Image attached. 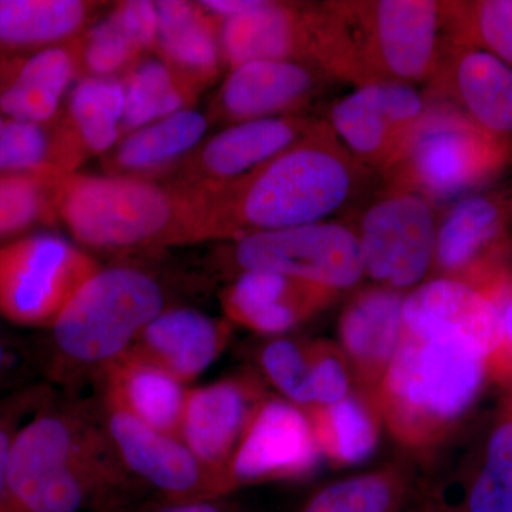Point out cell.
Masks as SVG:
<instances>
[{"instance_id": "13", "label": "cell", "mask_w": 512, "mask_h": 512, "mask_svg": "<svg viewBox=\"0 0 512 512\" xmlns=\"http://www.w3.org/2000/svg\"><path fill=\"white\" fill-rule=\"evenodd\" d=\"M512 190L471 194L439 221L433 269L477 288L512 278Z\"/></svg>"}, {"instance_id": "5", "label": "cell", "mask_w": 512, "mask_h": 512, "mask_svg": "<svg viewBox=\"0 0 512 512\" xmlns=\"http://www.w3.org/2000/svg\"><path fill=\"white\" fill-rule=\"evenodd\" d=\"M485 360L463 340L414 338L402 343L372 394L399 443L433 446L476 399Z\"/></svg>"}, {"instance_id": "33", "label": "cell", "mask_w": 512, "mask_h": 512, "mask_svg": "<svg viewBox=\"0 0 512 512\" xmlns=\"http://www.w3.org/2000/svg\"><path fill=\"white\" fill-rule=\"evenodd\" d=\"M444 46L490 53L512 69V0L441 2Z\"/></svg>"}, {"instance_id": "22", "label": "cell", "mask_w": 512, "mask_h": 512, "mask_svg": "<svg viewBox=\"0 0 512 512\" xmlns=\"http://www.w3.org/2000/svg\"><path fill=\"white\" fill-rule=\"evenodd\" d=\"M231 326L195 309L165 308L131 350L190 387L227 349Z\"/></svg>"}, {"instance_id": "26", "label": "cell", "mask_w": 512, "mask_h": 512, "mask_svg": "<svg viewBox=\"0 0 512 512\" xmlns=\"http://www.w3.org/2000/svg\"><path fill=\"white\" fill-rule=\"evenodd\" d=\"M76 47L56 45L33 53L0 87V113L9 120L45 124L56 116L79 69Z\"/></svg>"}, {"instance_id": "24", "label": "cell", "mask_w": 512, "mask_h": 512, "mask_svg": "<svg viewBox=\"0 0 512 512\" xmlns=\"http://www.w3.org/2000/svg\"><path fill=\"white\" fill-rule=\"evenodd\" d=\"M97 394L163 433L180 434L188 390L160 366L128 350L101 372Z\"/></svg>"}, {"instance_id": "38", "label": "cell", "mask_w": 512, "mask_h": 512, "mask_svg": "<svg viewBox=\"0 0 512 512\" xmlns=\"http://www.w3.org/2000/svg\"><path fill=\"white\" fill-rule=\"evenodd\" d=\"M55 394V387L40 382L0 397V508L9 510L6 505V476L16 436L26 421Z\"/></svg>"}, {"instance_id": "37", "label": "cell", "mask_w": 512, "mask_h": 512, "mask_svg": "<svg viewBox=\"0 0 512 512\" xmlns=\"http://www.w3.org/2000/svg\"><path fill=\"white\" fill-rule=\"evenodd\" d=\"M55 144L42 124L9 120L0 131V173L33 174L53 168Z\"/></svg>"}, {"instance_id": "3", "label": "cell", "mask_w": 512, "mask_h": 512, "mask_svg": "<svg viewBox=\"0 0 512 512\" xmlns=\"http://www.w3.org/2000/svg\"><path fill=\"white\" fill-rule=\"evenodd\" d=\"M163 286L136 266L100 268L76 292L36 348L40 373L66 394L96 384L164 309Z\"/></svg>"}, {"instance_id": "43", "label": "cell", "mask_w": 512, "mask_h": 512, "mask_svg": "<svg viewBox=\"0 0 512 512\" xmlns=\"http://www.w3.org/2000/svg\"><path fill=\"white\" fill-rule=\"evenodd\" d=\"M151 512H244L228 497L210 498V500L190 501V503L165 504Z\"/></svg>"}, {"instance_id": "25", "label": "cell", "mask_w": 512, "mask_h": 512, "mask_svg": "<svg viewBox=\"0 0 512 512\" xmlns=\"http://www.w3.org/2000/svg\"><path fill=\"white\" fill-rule=\"evenodd\" d=\"M124 84L116 77H86L69 99V123L55 140L59 167L72 171L77 146L90 154L110 151L123 131Z\"/></svg>"}, {"instance_id": "35", "label": "cell", "mask_w": 512, "mask_h": 512, "mask_svg": "<svg viewBox=\"0 0 512 512\" xmlns=\"http://www.w3.org/2000/svg\"><path fill=\"white\" fill-rule=\"evenodd\" d=\"M55 215L47 171L0 173V241Z\"/></svg>"}, {"instance_id": "39", "label": "cell", "mask_w": 512, "mask_h": 512, "mask_svg": "<svg viewBox=\"0 0 512 512\" xmlns=\"http://www.w3.org/2000/svg\"><path fill=\"white\" fill-rule=\"evenodd\" d=\"M141 50L110 18L90 30L80 45V60L93 77H113L130 63L136 62Z\"/></svg>"}, {"instance_id": "40", "label": "cell", "mask_w": 512, "mask_h": 512, "mask_svg": "<svg viewBox=\"0 0 512 512\" xmlns=\"http://www.w3.org/2000/svg\"><path fill=\"white\" fill-rule=\"evenodd\" d=\"M309 360L312 407L332 406L352 394L353 376L342 349L328 342L309 343Z\"/></svg>"}, {"instance_id": "34", "label": "cell", "mask_w": 512, "mask_h": 512, "mask_svg": "<svg viewBox=\"0 0 512 512\" xmlns=\"http://www.w3.org/2000/svg\"><path fill=\"white\" fill-rule=\"evenodd\" d=\"M259 376L272 384L284 399L302 409L312 407L309 343L272 338L256 350Z\"/></svg>"}, {"instance_id": "29", "label": "cell", "mask_w": 512, "mask_h": 512, "mask_svg": "<svg viewBox=\"0 0 512 512\" xmlns=\"http://www.w3.org/2000/svg\"><path fill=\"white\" fill-rule=\"evenodd\" d=\"M92 9L80 0H0V47L56 46L87 25Z\"/></svg>"}, {"instance_id": "28", "label": "cell", "mask_w": 512, "mask_h": 512, "mask_svg": "<svg viewBox=\"0 0 512 512\" xmlns=\"http://www.w3.org/2000/svg\"><path fill=\"white\" fill-rule=\"evenodd\" d=\"M320 454L340 467L363 463L379 444L382 419L372 394H349L332 406L306 410Z\"/></svg>"}, {"instance_id": "27", "label": "cell", "mask_w": 512, "mask_h": 512, "mask_svg": "<svg viewBox=\"0 0 512 512\" xmlns=\"http://www.w3.org/2000/svg\"><path fill=\"white\" fill-rule=\"evenodd\" d=\"M158 45L167 63L195 86L211 82L224 63L221 20L200 3L157 2Z\"/></svg>"}, {"instance_id": "32", "label": "cell", "mask_w": 512, "mask_h": 512, "mask_svg": "<svg viewBox=\"0 0 512 512\" xmlns=\"http://www.w3.org/2000/svg\"><path fill=\"white\" fill-rule=\"evenodd\" d=\"M123 84V130L130 133L187 109L192 96L190 80L160 60L136 64Z\"/></svg>"}, {"instance_id": "8", "label": "cell", "mask_w": 512, "mask_h": 512, "mask_svg": "<svg viewBox=\"0 0 512 512\" xmlns=\"http://www.w3.org/2000/svg\"><path fill=\"white\" fill-rule=\"evenodd\" d=\"M100 266L55 234H35L0 247V318L49 329Z\"/></svg>"}, {"instance_id": "4", "label": "cell", "mask_w": 512, "mask_h": 512, "mask_svg": "<svg viewBox=\"0 0 512 512\" xmlns=\"http://www.w3.org/2000/svg\"><path fill=\"white\" fill-rule=\"evenodd\" d=\"M53 210L77 244L138 249L194 242L191 194L128 175L49 171Z\"/></svg>"}, {"instance_id": "14", "label": "cell", "mask_w": 512, "mask_h": 512, "mask_svg": "<svg viewBox=\"0 0 512 512\" xmlns=\"http://www.w3.org/2000/svg\"><path fill=\"white\" fill-rule=\"evenodd\" d=\"M320 456L308 412L284 397L268 396L229 463V483L237 491L244 485L308 476Z\"/></svg>"}, {"instance_id": "15", "label": "cell", "mask_w": 512, "mask_h": 512, "mask_svg": "<svg viewBox=\"0 0 512 512\" xmlns=\"http://www.w3.org/2000/svg\"><path fill=\"white\" fill-rule=\"evenodd\" d=\"M404 333L463 340L485 362L500 359L505 335L501 305L476 286L453 278L424 282L404 296Z\"/></svg>"}, {"instance_id": "7", "label": "cell", "mask_w": 512, "mask_h": 512, "mask_svg": "<svg viewBox=\"0 0 512 512\" xmlns=\"http://www.w3.org/2000/svg\"><path fill=\"white\" fill-rule=\"evenodd\" d=\"M348 45L355 86L429 83L443 55L441 2L330 0Z\"/></svg>"}, {"instance_id": "12", "label": "cell", "mask_w": 512, "mask_h": 512, "mask_svg": "<svg viewBox=\"0 0 512 512\" xmlns=\"http://www.w3.org/2000/svg\"><path fill=\"white\" fill-rule=\"evenodd\" d=\"M427 106L413 84H363L330 106L326 123L360 164L383 175L412 143Z\"/></svg>"}, {"instance_id": "46", "label": "cell", "mask_w": 512, "mask_h": 512, "mask_svg": "<svg viewBox=\"0 0 512 512\" xmlns=\"http://www.w3.org/2000/svg\"><path fill=\"white\" fill-rule=\"evenodd\" d=\"M0 512H13V511L6 510V508H0Z\"/></svg>"}, {"instance_id": "41", "label": "cell", "mask_w": 512, "mask_h": 512, "mask_svg": "<svg viewBox=\"0 0 512 512\" xmlns=\"http://www.w3.org/2000/svg\"><path fill=\"white\" fill-rule=\"evenodd\" d=\"M40 370L36 348L10 335L0 323V397L30 386Z\"/></svg>"}, {"instance_id": "6", "label": "cell", "mask_w": 512, "mask_h": 512, "mask_svg": "<svg viewBox=\"0 0 512 512\" xmlns=\"http://www.w3.org/2000/svg\"><path fill=\"white\" fill-rule=\"evenodd\" d=\"M427 103L412 143L382 177L386 190L414 192L434 207L453 205L512 165V141L485 133L451 104Z\"/></svg>"}, {"instance_id": "9", "label": "cell", "mask_w": 512, "mask_h": 512, "mask_svg": "<svg viewBox=\"0 0 512 512\" xmlns=\"http://www.w3.org/2000/svg\"><path fill=\"white\" fill-rule=\"evenodd\" d=\"M239 271H269L342 292L365 275L356 229L320 221L234 241Z\"/></svg>"}, {"instance_id": "36", "label": "cell", "mask_w": 512, "mask_h": 512, "mask_svg": "<svg viewBox=\"0 0 512 512\" xmlns=\"http://www.w3.org/2000/svg\"><path fill=\"white\" fill-rule=\"evenodd\" d=\"M467 512H512V421L488 441L484 466L468 491Z\"/></svg>"}, {"instance_id": "10", "label": "cell", "mask_w": 512, "mask_h": 512, "mask_svg": "<svg viewBox=\"0 0 512 512\" xmlns=\"http://www.w3.org/2000/svg\"><path fill=\"white\" fill-rule=\"evenodd\" d=\"M436 207L409 191L384 190L356 229L365 275L394 291L419 286L433 269Z\"/></svg>"}, {"instance_id": "2", "label": "cell", "mask_w": 512, "mask_h": 512, "mask_svg": "<svg viewBox=\"0 0 512 512\" xmlns=\"http://www.w3.org/2000/svg\"><path fill=\"white\" fill-rule=\"evenodd\" d=\"M143 490L121 463L97 396H55L20 429L6 476L13 512H123Z\"/></svg>"}, {"instance_id": "30", "label": "cell", "mask_w": 512, "mask_h": 512, "mask_svg": "<svg viewBox=\"0 0 512 512\" xmlns=\"http://www.w3.org/2000/svg\"><path fill=\"white\" fill-rule=\"evenodd\" d=\"M207 128L208 119L200 111H177L128 133L114 153V168L136 175L173 164L200 144Z\"/></svg>"}, {"instance_id": "31", "label": "cell", "mask_w": 512, "mask_h": 512, "mask_svg": "<svg viewBox=\"0 0 512 512\" xmlns=\"http://www.w3.org/2000/svg\"><path fill=\"white\" fill-rule=\"evenodd\" d=\"M412 481L407 467L377 468L319 488L299 512H403L412 497Z\"/></svg>"}, {"instance_id": "17", "label": "cell", "mask_w": 512, "mask_h": 512, "mask_svg": "<svg viewBox=\"0 0 512 512\" xmlns=\"http://www.w3.org/2000/svg\"><path fill=\"white\" fill-rule=\"evenodd\" d=\"M426 97L456 107L485 133L512 141V69L490 53L444 46Z\"/></svg>"}, {"instance_id": "20", "label": "cell", "mask_w": 512, "mask_h": 512, "mask_svg": "<svg viewBox=\"0 0 512 512\" xmlns=\"http://www.w3.org/2000/svg\"><path fill=\"white\" fill-rule=\"evenodd\" d=\"M338 295L276 272L244 271L222 293V309L231 325L279 336L325 309Z\"/></svg>"}, {"instance_id": "23", "label": "cell", "mask_w": 512, "mask_h": 512, "mask_svg": "<svg viewBox=\"0 0 512 512\" xmlns=\"http://www.w3.org/2000/svg\"><path fill=\"white\" fill-rule=\"evenodd\" d=\"M315 121L306 116H284L228 126L198 150L191 168L194 180L188 188L242 177L295 144Z\"/></svg>"}, {"instance_id": "21", "label": "cell", "mask_w": 512, "mask_h": 512, "mask_svg": "<svg viewBox=\"0 0 512 512\" xmlns=\"http://www.w3.org/2000/svg\"><path fill=\"white\" fill-rule=\"evenodd\" d=\"M404 295L376 285L353 295L339 322L342 352L362 393L373 394L402 343Z\"/></svg>"}, {"instance_id": "45", "label": "cell", "mask_w": 512, "mask_h": 512, "mask_svg": "<svg viewBox=\"0 0 512 512\" xmlns=\"http://www.w3.org/2000/svg\"><path fill=\"white\" fill-rule=\"evenodd\" d=\"M6 121H8V119H6V117L0 113V131H2L3 127H5Z\"/></svg>"}, {"instance_id": "19", "label": "cell", "mask_w": 512, "mask_h": 512, "mask_svg": "<svg viewBox=\"0 0 512 512\" xmlns=\"http://www.w3.org/2000/svg\"><path fill=\"white\" fill-rule=\"evenodd\" d=\"M221 47L229 69L254 60L315 67L316 3L258 0L248 12L221 20Z\"/></svg>"}, {"instance_id": "16", "label": "cell", "mask_w": 512, "mask_h": 512, "mask_svg": "<svg viewBox=\"0 0 512 512\" xmlns=\"http://www.w3.org/2000/svg\"><path fill=\"white\" fill-rule=\"evenodd\" d=\"M268 396L265 380L254 370L190 387L178 437L202 463L228 478L239 441Z\"/></svg>"}, {"instance_id": "44", "label": "cell", "mask_w": 512, "mask_h": 512, "mask_svg": "<svg viewBox=\"0 0 512 512\" xmlns=\"http://www.w3.org/2000/svg\"><path fill=\"white\" fill-rule=\"evenodd\" d=\"M501 315H503L505 342L500 359H504V357L512 359V292L501 308Z\"/></svg>"}, {"instance_id": "1", "label": "cell", "mask_w": 512, "mask_h": 512, "mask_svg": "<svg viewBox=\"0 0 512 512\" xmlns=\"http://www.w3.org/2000/svg\"><path fill=\"white\" fill-rule=\"evenodd\" d=\"M372 174L340 143L326 120H316L295 144L242 177L187 188L194 242H234L329 220Z\"/></svg>"}, {"instance_id": "11", "label": "cell", "mask_w": 512, "mask_h": 512, "mask_svg": "<svg viewBox=\"0 0 512 512\" xmlns=\"http://www.w3.org/2000/svg\"><path fill=\"white\" fill-rule=\"evenodd\" d=\"M97 399L110 439L128 474L141 487L161 495L165 504L229 497L234 493L228 478L202 463L180 437L141 423L100 394Z\"/></svg>"}, {"instance_id": "18", "label": "cell", "mask_w": 512, "mask_h": 512, "mask_svg": "<svg viewBox=\"0 0 512 512\" xmlns=\"http://www.w3.org/2000/svg\"><path fill=\"white\" fill-rule=\"evenodd\" d=\"M326 74L289 60H254L229 69L215 113L228 126L271 117L301 116L325 87Z\"/></svg>"}, {"instance_id": "42", "label": "cell", "mask_w": 512, "mask_h": 512, "mask_svg": "<svg viewBox=\"0 0 512 512\" xmlns=\"http://www.w3.org/2000/svg\"><path fill=\"white\" fill-rule=\"evenodd\" d=\"M110 19L138 49L157 45L160 30L157 3L147 0L120 3L111 13Z\"/></svg>"}]
</instances>
